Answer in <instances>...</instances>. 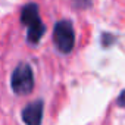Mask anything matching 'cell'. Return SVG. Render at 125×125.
I'll list each match as a JSON object with an SVG mask.
<instances>
[{"label":"cell","mask_w":125,"mask_h":125,"mask_svg":"<svg viewBox=\"0 0 125 125\" xmlns=\"http://www.w3.org/2000/svg\"><path fill=\"white\" fill-rule=\"evenodd\" d=\"M21 22L28 28V43L31 44H37L40 41V38L44 35L46 27L40 19V13H38V6L35 3H28L22 8L21 12Z\"/></svg>","instance_id":"obj_1"},{"label":"cell","mask_w":125,"mask_h":125,"mask_svg":"<svg viewBox=\"0 0 125 125\" xmlns=\"http://www.w3.org/2000/svg\"><path fill=\"white\" fill-rule=\"evenodd\" d=\"M53 41L59 52L69 53L75 44V31L74 25L69 21H59L53 30Z\"/></svg>","instance_id":"obj_2"},{"label":"cell","mask_w":125,"mask_h":125,"mask_svg":"<svg viewBox=\"0 0 125 125\" xmlns=\"http://www.w3.org/2000/svg\"><path fill=\"white\" fill-rule=\"evenodd\" d=\"M10 85H12V90L19 94V96H24V94H30L34 88V75H32V69L22 63L19 66L15 68L13 74H12V80H10Z\"/></svg>","instance_id":"obj_3"},{"label":"cell","mask_w":125,"mask_h":125,"mask_svg":"<svg viewBox=\"0 0 125 125\" xmlns=\"http://www.w3.org/2000/svg\"><path fill=\"white\" fill-rule=\"evenodd\" d=\"M43 119V102L37 100L22 109V121L28 125H38Z\"/></svg>","instance_id":"obj_4"},{"label":"cell","mask_w":125,"mask_h":125,"mask_svg":"<svg viewBox=\"0 0 125 125\" xmlns=\"http://www.w3.org/2000/svg\"><path fill=\"white\" fill-rule=\"evenodd\" d=\"M74 2H75L80 8H85V6L90 5V0H74Z\"/></svg>","instance_id":"obj_5"}]
</instances>
